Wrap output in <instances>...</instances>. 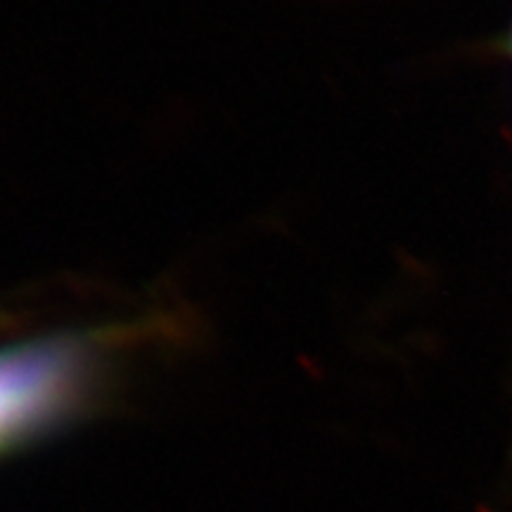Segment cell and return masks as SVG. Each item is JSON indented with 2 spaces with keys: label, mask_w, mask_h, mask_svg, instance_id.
Returning <instances> with one entry per match:
<instances>
[{
  "label": "cell",
  "mask_w": 512,
  "mask_h": 512,
  "mask_svg": "<svg viewBox=\"0 0 512 512\" xmlns=\"http://www.w3.org/2000/svg\"><path fill=\"white\" fill-rule=\"evenodd\" d=\"M98 380L93 337L60 335L0 347V453L79 411Z\"/></svg>",
  "instance_id": "cell-1"
}]
</instances>
